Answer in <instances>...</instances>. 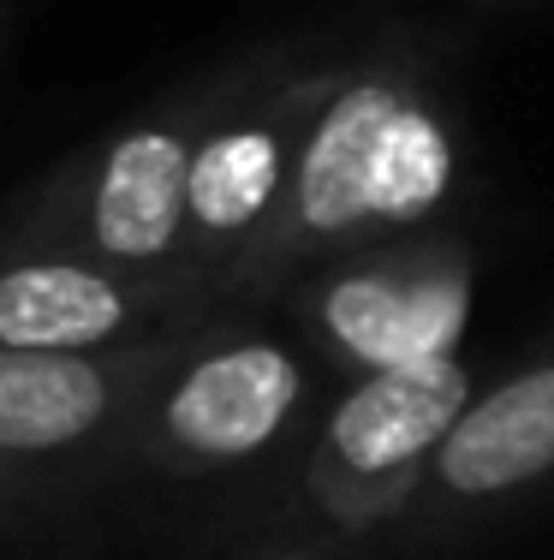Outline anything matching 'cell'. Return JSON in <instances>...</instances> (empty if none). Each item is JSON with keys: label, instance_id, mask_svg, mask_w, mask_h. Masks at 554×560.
<instances>
[{"label": "cell", "instance_id": "cell-10", "mask_svg": "<svg viewBox=\"0 0 554 560\" xmlns=\"http://www.w3.org/2000/svg\"><path fill=\"white\" fill-rule=\"evenodd\" d=\"M447 173H453V155H447L441 126L424 108L400 102L376 138V155H369V215L388 221L429 215L447 191Z\"/></svg>", "mask_w": 554, "mask_h": 560}, {"label": "cell", "instance_id": "cell-5", "mask_svg": "<svg viewBox=\"0 0 554 560\" xmlns=\"http://www.w3.org/2000/svg\"><path fill=\"white\" fill-rule=\"evenodd\" d=\"M108 411V376L78 352L0 346V447L48 453L90 435Z\"/></svg>", "mask_w": 554, "mask_h": 560}, {"label": "cell", "instance_id": "cell-7", "mask_svg": "<svg viewBox=\"0 0 554 560\" xmlns=\"http://www.w3.org/2000/svg\"><path fill=\"white\" fill-rule=\"evenodd\" d=\"M393 108L400 96L388 84H358L322 114L298 167V215L310 233H346L369 221V155Z\"/></svg>", "mask_w": 554, "mask_h": 560}, {"label": "cell", "instance_id": "cell-1", "mask_svg": "<svg viewBox=\"0 0 554 560\" xmlns=\"http://www.w3.org/2000/svg\"><path fill=\"white\" fill-rule=\"evenodd\" d=\"M298 406V364L281 346H227L203 358L167 399V430L191 453L239 459L257 453Z\"/></svg>", "mask_w": 554, "mask_h": 560}, {"label": "cell", "instance_id": "cell-6", "mask_svg": "<svg viewBox=\"0 0 554 560\" xmlns=\"http://www.w3.org/2000/svg\"><path fill=\"white\" fill-rule=\"evenodd\" d=\"M120 323V287L78 269V262H24V269L0 275V346L78 352V346L108 340Z\"/></svg>", "mask_w": 554, "mask_h": 560}, {"label": "cell", "instance_id": "cell-3", "mask_svg": "<svg viewBox=\"0 0 554 560\" xmlns=\"http://www.w3.org/2000/svg\"><path fill=\"white\" fill-rule=\"evenodd\" d=\"M554 465V364L512 376L465 406L441 435V483L459 495H500Z\"/></svg>", "mask_w": 554, "mask_h": 560}, {"label": "cell", "instance_id": "cell-9", "mask_svg": "<svg viewBox=\"0 0 554 560\" xmlns=\"http://www.w3.org/2000/svg\"><path fill=\"white\" fill-rule=\"evenodd\" d=\"M274 185H281V150L269 131H227L203 143V155H191L185 209L215 233H239L269 209Z\"/></svg>", "mask_w": 554, "mask_h": 560}, {"label": "cell", "instance_id": "cell-8", "mask_svg": "<svg viewBox=\"0 0 554 560\" xmlns=\"http://www.w3.org/2000/svg\"><path fill=\"white\" fill-rule=\"evenodd\" d=\"M465 316V292L459 287H417L400 292L393 280L364 275L328 299V323L334 335L364 358V364H417V358H441L459 335Z\"/></svg>", "mask_w": 554, "mask_h": 560}, {"label": "cell", "instance_id": "cell-4", "mask_svg": "<svg viewBox=\"0 0 554 560\" xmlns=\"http://www.w3.org/2000/svg\"><path fill=\"white\" fill-rule=\"evenodd\" d=\"M185 173L191 155L174 131H131L114 143L96 185V238L114 257H155L174 245L185 221Z\"/></svg>", "mask_w": 554, "mask_h": 560}, {"label": "cell", "instance_id": "cell-11", "mask_svg": "<svg viewBox=\"0 0 554 560\" xmlns=\"http://www.w3.org/2000/svg\"><path fill=\"white\" fill-rule=\"evenodd\" d=\"M281 560H310V555H281Z\"/></svg>", "mask_w": 554, "mask_h": 560}, {"label": "cell", "instance_id": "cell-2", "mask_svg": "<svg viewBox=\"0 0 554 560\" xmlns=\"http://www.w3.org/2000/svg\"><path fill=\"white\" fill-rule=\"evenodd\" d=\"M465 370L453 358H417V364H388L340 399L328 442L352 471H393L417 459L447 435V423L465 411Z\"/></svg>", "mask_w": 554, "mask_h": 560}]
</instances>
